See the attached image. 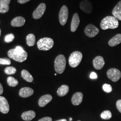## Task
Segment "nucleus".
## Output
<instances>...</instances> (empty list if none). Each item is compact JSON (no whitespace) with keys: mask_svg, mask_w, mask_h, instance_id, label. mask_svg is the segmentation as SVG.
Masks as SVG:
<instances>
[{"mask_svg":"<svg viewBox=\"0 0 121 121\" xmlns=\"http://www.w3.org/2000/svg\"><path fill=\"white\" fill-rule=\"evenodd\" d=\"M14 39V35L12 33L6 35L4 37V41L6 43H10L13 41Z\"/></svg>","mask_w":121,"mask_h":121,"instance_id":"28","label":"nucleus"},{"mask_svg":"<svg viewBox=\"0 0 121 121\" xmlns=\"http://www.w3.org/2000/svg\"><path fill=\"white\" fill-rule=\"evenodd\" d=\"M69 11L66 5H63L60 9L59 13V20L60 25L64 26L68 20Z\"/></svg>","mask_w":121,"mask_h":121,"instance_id":"6","label":"nucleus"},{"mask_svg":"<svg viewBox=\"0 0 121 121\" xmlns=\"http://www.w3.org/2000/svg\"><path fill=\"white\" fill-rule=\"evenodd\" d=\"M121 43V34H118L113 36L108 41V45L111 47H114Z\"/></svg>","mask_w":121,"mask_h":121,"instance_id":"21","label":"nucleus"},{"mask_svg":"<svg viewBox=\"0 0 121 121\" xmlns=\"http://www.w3.org/2000/svg\"><path fill=\"white\" fill-rule=\"evenodd\" d=\"M26 43L29 46H33L35 43V35L33 34H30L27 35L26 37Z\"/></svg>","mask_w":121,"mask_h":121,"instance_id":"24","label":"nucleus"},{"mask_svg":"<svg viewBox=\"0 0 121 121\" xmlns=\"http://www.w3.org/2000/svg\"><path fill=\"white\" fill-rule=\"evenodd\" d=\"M25 21V19L24 17L18 16L13 19L11 22V24L14 27H20L24 25Z\"/></svg>","mask_w":121,"mask_h":121,"instance_id":"18","label":"nucleus"},{"mask_svg":"<svg viewBox=\"0 0 121 121\" xmlns=\"http://www.w3.org/2000/svg\"><path fill=\"white\" fill-rule=\"evenodd\" d=\"M7 81L8 84L9 86L12 87L16 86L18 83V82L16 79L11 76H9L7 78Z\"/></svg>","mask_w":121,"mask_h":121,"instance_id":"25","label":"nucleus"},{"mask_svg":"<svg viewBox=\"0 0 121 121\" xmlns=\"http://www.w3.org/2000/svg\"><path fill=\"white\" fill-rule=\"evenodd\" d=\"M107 75L112 82H116L118 81L121 77V73L119 70L116 68H111L107 72Z\"/></svg>","mask_w":121,"mask_h":121,"instance_id":"7","label":"nucleus"},{"mask_svg":"<svg viewBox=\"0 0 121 121\" xmlns=\"http://www.w3.org/2000/svg\"><path fill=\"white\" fill-rule=\"evenodd\" d=\"M9 110V106L5 98L0 96V112L3 113H7Z\"/></svg>","mask_w":121,"mask_h":121,"instance_id":"11","label":"nucleus"},{"mask_svg":"<svg viewBox=\"0 0 121 121\" xmlns=\"http://www.w3.org/2000/svg\"><path fill=\"white\" fill-rule=\"evenodd\" d=\"M22 77L26 81L31 82L33 81V78L30 73L26 69H23L21 72Z\"/></svg>","mask_w":121,"mask_h":121,"instance_id":"23","label":"nucleus"},{"mask_svg":"<svg viewBox=\"0 0 121 121\" xmlns=\"http://www.w3.org/2000/svg\"><path fill=\"white\" fill-rule=\"evenodd\" d=\"M90 77L91 79H96L97 78V75L96 73L94 72H92L91 73L90 75Z\"/></svg>","mask_w":121,"mask_h":121,"instance_id":"33","label":"nucleus"},{"mask_svg":"<svg viewBox=\"0 0 121 121\" xmlns=\"http://www.w3.org/2000/svg\"><path fill=\"white\" fill-rule=\"evenodd\" d=\"M80 23V19L77 13H75L73 15L70 25V30L72 32H75L78 28Z\"/></svg>","mask_w":121,"mask_h":121,"instance_id":"12","label":"nucleus"},{"mask_svg":"<svg viewBox=\"0 0 121 121\" xmlns=\"http://www.w3.org/2000/svg\"><path fill=\"white\" fill-rule=\"evenodd\" d=\"M56 121H67V120L65 119H60L59 120H57Z\"/></svg>","mask_w":121,"mask_h":121,"instance_id":"36","label":"nucleus"},{"mask_svg":"<svg viewBox=\"0 0 121 121\" xmlns=\"http://www.w3.org/2000/svg\"><path fill=\"white\" fill-rule=\"evenodd\" d=\"M46 8V5L44 3H41L39 4L37 8L35 9L32 14L33 17L35 19H38L43 15Z\"/></svg>","mask_w":121,"mask_h":121,"instance_id":"9","label":"nucleus"},{"mask_svg":"<svg viewBox=\"0 0 121 121\" xmlns=\"http://www.w3.org/2000/svg\"><path fill=\"white\" fill-rule=\"evenodd\" d=\"M0 35H1V30L0 29Z\"/></svg>","mask_w":121,"mask_h":121,"instance_id":"38","label":"nucleus"},{"mask_svg":"<svg viewBox=\"0 0 121 121\" xmlns=\"http://www.w3.org/2000/svg\"><path fill=\"white\" fill-rule=\"evenodd\" d=\"M38 121H52V119L50 117H44L43 118L39 119Z\"/></svg>","mask_w":121,"mask_h":121,"instance_id":"32","label":"nucleus"},{"mask_svg":"<svg viewBox=\"0 0 121 121\" xmlns=\"http://www.w3.org/2000/svg\"><path fill=\"white\" fill-rule=\"evenodd\" d=\"M66 67V59L63 55H59L56 56L54 61V68L56 73L59 74L63 73Z\"/></svg>","mask_w":121,"mask_h":121,"instance_id":"4","label":"nucleus"},{"mask_svg":"<svg viewBox=\"0 0 121 121\" xmlns=\"http://www.w3.org/2000/svg\"><path fill=\"white\" fill-rule=\"evenodd\" d=\"M3 92V87L2 84L0 83V95H1Z\"/></svg>","mask_w":121,"mask_h":121,"instance_id":"35","label":"nucleus"},{"mask_svg":"<svg viewBox=\"0 0 121 121\" xmlns=\"http://www.w3.org/2000/svg\"><path fill=\"white\" fill-rule=\"evenodd\" d=\"M83 99V94L82 92H77L73 94L71 98V102L74 105H78L81 104Z\"/></svg>","mask_w":121,"mask_h":121,"instance_id":"15","label":"nucleus"},{"mask_svg":"<svg viewBox=\"0 0 121 121\" xmlns=\"http://www.w3.org/2000/svg\"><path fill=\"white\" fill-rule=\"evenodd\" d=\"M11 0H0V13H7L9 10V4Z\"/></svg>","mask_w":121,"mask_h":121,"instance_id":"19","label":"nucleus"},{"mask_svg":"<svg viewBox=\"0 0 121 121\" xmlns=\"http://www.w3.org/2000/svg\"><path fill=\"white\" fill-rule=\"evenodd\" d=\"M101 118L104 120H108L111 118L112 113L109 110H105L101 113L100 115Z\"/></svg>","mask_w":121,"mask_h":121,"instance_id":"26","label":"nucleus"},{"mask_svg":"<svg viewBox=\"0 0 121 121\" xmlns=\"http://www.w3.org/2000/svg\"><path fill=\"white\" fill-rule=\"evenodd\" d=\"M37 45L39 50L48 51L53 46L54 41L50 38L44 37L39 40L37 43Z\"/></svg>","mask_w":121,"mask_h":121,"instance_id":"3","label":"nucleus"},{"mask_svg":"<svg viewBox=\"0 0 121 121\" xmlns=\"http://www.w3.org/2000/svg\"><path fill=\"white\" fill-rule=\"evenodd\" d=\"M30 0H17V2L20 4H25L26 2L29 1Z\"/></svg>","mask_w":121,"mask_h":121,"instance_id":"34","label":"nucleus"},{"mask_svg":"<svg viewBox=\"0 0 121 121\" xmlns=\"http://www.w3.org/2000/svg\"><path fill=\"white\" fill-rule=\"evenodd\" d=\"M102 88L103 90L107 93H110L112 91V87L109 84H104L102 86Z\"/></svg>","mask_w":121,"mask_h":121,"instance_id":"29","label":"nucleus"},{"mask_svg":"<svg viewBox=\"0 0 121 121\" xmlns=\"http://www.w3.org/2000/svg\"><path fill=\"white\" fill-rule=\"evenodd\" d=\"M116 106L118 110L121 113V99H119L117 101Z\"/></svg>","mask_w":121,"mask_h":121,"instance_id":"31","label":"nucleus"},{"mask_svg":"<svg viewBox=\"0 0 121 121\" xmlns=\"http://www.w3.org/2000/svg\"><path fill=\"white\" fill-rule=\"evenodd\" d=\"M79 7L84 13L87 14L91 13L93 10L92 4L88 0L82 1L79 4Z\"/></svg>","mask_w":121,"mask_h":121,"instance_id":"10","label":"nucleus"},{"mask_svg":"<svg viewBox=\"0 0 121 121\" xmlns=\"http://www.w3.org/2000/svg\"><path fill=\"white\" fill-rule=\"evenodd\" d=\"M80 121V120H78V121Z\"/></svg>","mask_w":121,"mask_h":121,"instance_id":"40","label":"nucleus"},{"mask_svg":"<svg viewBox=\"0 0 121 121\" xmlns=\"http://www.w3.org/2000/svg\"><path fill=\"white\" fill-rule=\"evenodd\" d=\"M52 99V97L49 94H47L42 96L38 101L39 106L41 107H43L46 104L49 103Z\"/></svg>","mask_w":121,"mask_h":121,"instance_id":"16","label":"nucleus"},{"mask_svg":"<svg viewBox=\"0 0 121 121\" xmlns=\"http://www.w3.org/2000/svg\"><path fill=\"white\" fill-rule=\"evenodd\" d=\"M72 120H73V119H72V117H70V118H69V121H72Z\"/></svg>","mask_w":121,"mask_h":121,"instance_id":"37","label":"nucleus"},{"mask_svg":"<svg viewBox=\"0 0 121 121\" xmlns=\"http://www.w3.org/2000/svg\"><path fill=\"white\" fill-rule=\"evenodd\" d=\"M55 75H56V73H55Z\"/></svg>","mask_w":121,"mask_h":121,"instance_id":"39","label":"nucleus"},{"mask_svg":"<svg viewBox=\"0 0 121 121\" xmlns=\"http://www.w3.org/2000/svg\"><path fill=\"white\" fill-rule=\"evenodd\" d=\"M113 16L117 20L121 21V0L119 1L115 6L112 12Z\"/></svg>","mask_w":121,"mask_h":121,"instance_id":"17","label":"nucleus"},{"mask_svg":"<svg viewBox=\"0 0 121 121\" xmlns=\"http://www.w3.org/2000/svg\"><path fill=\"white\" fill-rule=\"evenodd\" d=\"M8 56L13 60L22 62L26 60L28 55L27 52L22 47L17 46L15 48L10 49L8 51Z\"/></svg>","mask_w":121,"mask_h":121,"instance_id":"1","label":"nucleus"},{"mask_svg":"<svg viewBox=\"0 0 121 121\" xmlns=\"http://www.w3.org/2000/svg\"><path fill=\"white\" fill-rule=\"evenodd\" d=\"M100 27L102 30H107L108 29H114L118 27L119 22L114 16H108L102 20L100 22Z\"/></svg>","mask_w":121,"mask_h":121,"instance_id":"2","label":"nucleus"},{"mask_svg":"<svg viewBox=\"0 0 121 121\" xmlns=\"http://www.w3.org/2000/svg\"><path fill=\"white\" fill-rule=\"evenodd\" d=\"M84 32L87 36L92 38L95 36L99 33V30L94 25L89 24L85 27Z\"/></svg>","mask_w":121,"mask_h":121,"instance_id":"8","label":"nucleus"},{"mask_svg":"<svg viewBox=\"0 0 121 121\" xmlns=\"http://www.w3.org/2000/svg\"><path fill=\"white\" fill-rule=\"evenodd\" d=\"M34 93V90L29 87H25L21 88L19 92V95L23 98H26L32 95Z\"/></svg>","mask_w":121,"mask_h":121,"instance_id":"14","label":"nucleus"},{"mask_svg":"<svg viewBox=\"0 0 121 121\" xmlns=\"http://www.w3.org/2000/svg\"><path fill=\"white\" fill-rule=\"evenodd\" d=\"M82 58V53L79 51L73 52L69 58V63L71 67L75 68L80 63Z\"/></svg>","mask_w":121,"mask_h":121,"instance_id":"5","label":"nucleus"},{"mask_svg":"<svg viewBox=\"0 0 121 121\" xmlns=\"http://www.w3.org/2000/svg\"><path fill=\"white\" fill-rule=\"evenodd\" d=\"M35 112L32 110L26 111L22 113L21 117L24 120L26 121H31L35 117Z\"/></svg>","mask_w":121,"mask_h":121,"instance_id":"20","label":"nucleus"},{"mask_svg":"<svg viewBox=\"0 0 121 121\" xmlns=\"http://www.w3.org/2000/svg\"><path fill=\"white\" fill-rule=\"evenodd\" d=\"M11 60L9 58H0V64L9 65L11 64Z\"/></svg>","mask_w":121,"mask_h":121,"instance_id":"30","label":"nucleus"},{"mask_svg":"<svg viewBox=\"0 0 121 121\" xmlns=\"http://www.w3.org/2000/svg\"><path fill=\"white\" fill-rule=\"evenodd\" d=\"M4 72L7 74H13L16 73L17 70L13 66H8L4 69Z\"/></svg>","mask_w":121,"mask_h":121,"instance_id":"27","label":"nucleus"},{"mask_svg":"<svg viewBox=\"0 0 121 121\" xmlns=\"http://www.w3.org/2000/svg\"><path fill=\"white\" fill-rule=\"evenodd\" d=\"M104 60L102 56H96L93 60V65L96 69H101L104 67Z\"/></svg>","mask_w":121,"mask_h":121,"instance_id":"13","label":"nucleus"},{"mask_svg":"<svg viewBox=\"0 0 121 121\" xmlns=\"http://www.w3.org/2000/svg\"><path fill=\"white\" fill-rule=\"evenodd\" d=\"M69 91V87L67 85H63L58 89L57 94L59 96H63L66 95Z\"/></svg>","mask_w":121,"mask_h":121,"instance_id":"22","label":"nucleus"}]
</instances>
